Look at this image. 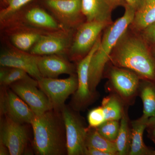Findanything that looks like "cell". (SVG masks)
I'll return each instance as SVG.
<instances>
[{"instance_id":"d6986e66","label":"cell","mask_w":155,"mask_h":155,"mask_svg":"<svg viewBox=\"0 0 155 155\" xmlns=\"http://www.w3.org/2000/svg\"><path fill=\"white\" fill-rule=\"evenodd\" d=\"M148 119L142 116L140 119L132 122L131 142L130 144V155H143L150 153L147 148L143 141V132L147 125Z\"/></svg>"},{"instance_id":"1f68e13d","label":"cell","mask_w":155,"mask_h":155,"mask_svg":"<svg viewBox=\"0 0 155 155\" xmlns=\"http://www.w3.org/2000/svg\"><path fill=\"white\" fill-rule=\"evenodd\" d=\"M109 5L113 8H115L119 6H125L126 3L123 0H106Z\"/></svg>"},{"instance_id":"f546056e","label":"cell","mask_w":155,"mask_h":155,"mask_svg":"<svg viewBox=\"0 0 155 155\" xmlns=\"http://www.w3.org/2000/svg\"><path fill=\"white\" fill-rule=\"evenodd\" d=\"M126 4L132 7L136 11L140 8L144 3V0H123Z\"/></svg>"},{"instance_id":"4316f807","label":"cell","mask_w":155,"mask_h":155,"mask_svg":"<svg viewBox=\"0 0 155 155\" xmlns=\"http://www.w3.org/2000/svg\"><path fill=\"white\" fill-rule=\"evenodd\" d=\"M120 127V123L116 120L106 121L96 129L103 137L110 141L115 142Z\"/></svg>"},{"instance_id":"7402d4cb","label":"cell","mask_w":155,"mask_h":155,"mask_svg":"<svg viewBox=\"0 0 155 155\" xmlns=\"http://www.w3.org/2000/svg\"><path fill=\"white\" fill-rule=\"evenodd\" d=\"M143 104V116L148 119L155 116V87L150 82L145 84L141 88L140 93Z\"/></svg>"},{"instance_id":"8992f818","label":"cell","mask_w":155,"mask_h":155,"mask_svg":"<svg viewBox=\"0 0 155 155\" xmlns=\"http://www.w3.org/2000/svg\"><path fill=\"white\" fill-rule=\"evenodd\" d=\"M38 81V87L48 98L53 110L60 112L65 106L68 97L75 93L78 85V77L75 74L65 79L42 77Z\"/></svg>"},{"instance_id":"8fae6325","label":"cell","mask_w":155,"mask_h":155,"mask_svg":"<svg viewBox=\"0 0 155 155\" xmlns=\"http://www.w3.org/2000/svg\"><path fill=\"white\" fill-rule=\"evenodd\" d=\"M0 140L8 148L10 155H22L28 143V132L23 124L6 116L1 123Z\"/></svg>"},{"instance_id":"ba28073f","label":"cell","mask_w":155,"mask_h":155,"mask_svg":"<svg viewBox=\"0 0 155 155\" xmlns=\"http://www.w3.org/2000/svg\"><path fill=\"white\" fill-rule=\"evenodd\" d=\"M73 35V30L65 28L47 31L42 35L29 53L38 56L67 55Z\"/></svg>"},{"instance_id":"d4e9b609","label":"cell","mask_w":155,"mask_h":155,"mask_svg":"<svg viewBox=\"0 0 155 155\" xmlns=\"http://www.w3.org/2000/svg\"><path fill=\"white\" fill-rule=\"evenodd\" d=\"M118 154L125 155L128 152L130 146L129 128L127 116L122 115L120 123L119 133L116 141Z\"/></svg>"},{"instance_id":"7c38bea8","label":"cell","mask_w":155,"mask_h":155,"mask_svg":"<svg viewBox=\"0 0 155 155\" xmlns=\"http://www.w3.org/2000/svg\"><path fill=\"white\" fill-rule=\"evenodd\" d=\"M101 37L86 56L80 61L77 66L78 85L72 99V107L74 109H80L88 104L91 98L92 94L89 83V70L91 58L101 43Z\"/></svg>"},{"instance_id":"9a60e30c","label":"cell","mask_w":155,"mask_h":155,"mask_svg":"<svg viewBox=\"0 0 155 155\" xmlns=\"http://www.w3.org/2000/svg\"><path fill=\"white\" fill-rule=\"evenodd\" d=\"M13 48L29 52L42 35L47 31L23 25H13L2 28Z\"/></svg>"},{"instance_id":"603a6c76","label":"cell","mask_w":155,"mask_h":155,"mask_svg":"<svg viewBox=\"0 0 155 155\" xmlns=\"http://www.w3.org/2000/svg\"><path fill=\"white\" fill-rule=\"evenodd\" d=\"M25 71L14 67H1L0 83L2 86L11 85L19 81L28 80L32 78Z\"/></svg>"},{"instance_id":"9c48e42d","label":"cell","mask_w":155,"mask_h":155,"mask_svg":"<svg viewBox=\"0 0 155 155\" xmlns=\"http://www.w3.org/2000/svg\"><path fill=\"white\" fill-rule=\"evenodd\" d=\"M10 86L12 90L30 107L35 116L53 110L51 103L45 94L38 88V81L35 78L19 81Z\"/></svg>"},{"instance_id":"44dd1931","label":"cell","mask_w":155,"mask_h":155,"mask_svg":"<svg viewBox=\"0 0 155 155\" xmlns=\"http://www.w3.org/2000/svg\"><path fill=\"white\" fill-rule=\"evenodd\" d=\"M87 148H93L107 153L109 155L118 154L115 142L103 137L95 130L87 131L86 139Z\"/></svg>"},{"instance_id":"4fadbf2b","label":"cell","mask_w":155,"mask_h":155,"mask_svg":"<svg viewBox=\"0 0 155 155\" xmlns=\"http://www.w3.org/2000/svg\"><path fill=\"white\" fill-rule=\"evenodd\" d=\"M39 56L19 51L15 48L5 50L0 56L1 67L22 69L37 80L42 76L38 67Z\"/></svg>"},{"instance_id":"ac0fdd59","label":"cell","mask_w":155,"mask_h":155,"mask_svg":"<svg viewBox=\"0 0 155 155\" xmlns=\"http://www.w3.org/2000/svg\"><path fill=\"white\" fill-rule=\"evenodd\" d=\"M113 8L106 0H81V10L86 21H98L112 23Z\"/></svg>"},{"instance_id":"4dcf8cb0","label":"cell","mask_w":155,"mask_h":155,"mask_svg":"<svg viewBox=\"0 0 155 155\" xmlns=\"http://www.w3.org/2000/svg\"><path fill=\"white\" fill-rule=\"evenodd\" d=\"M86 155H109L107 153L93 148H87Z\"/></svg>"},{"instance_id":"30bf717a","label":"cell","mask_w":155,"mask_h":155,"mask_svg":"<svg viewBox=\"0 0 155 155\" xmlns=\"http://www.w3.org/2000/svg\"><path fill=\"white\" fill-rule=\"evenodd\" d=\"M41 2L64 28L73 30L82 24L81 0H41Z\"/></svg>"},{"instance_id":"484cf974","label":"cell","mask_w":155,"mask_h":155,"mask_svg":"<svg viewBox=\"0 0 155 155\" xmlns=\"http://www.w3.org/2000/svg\"><path fill=\"white\" fill-rule=\"evenodd\" d=\"M102 107L106 121L116 120L119 121L122 118V113L121 105L116 98L111 97L106 99L103 102Z\"/></svg>"},{"instance_id":"52a82bcc","label":"cell","mask_w":155,"mask_h":155,"mask_svg":"<svg viewBox=\"0 0 155 155\" xmlns=\"http://www.w3.org/2000/svg\"><path fill=\"white\" fill-rule=\"evenodd\" d=\"M66 129L67 154L87 155L86 139L88 130L76 114L67 106L61 111Z\"/></svg>"},{"instance_id":"cb8c5ba5","label":"cell","mask_w":155,"mask_h":155,"mask_svg":"<svg viewBox=\"0 0 155 155\" xmlns=\"http://www.w3.org/2000/svg\"><path fill=\"white\" fill-rule=\"evenodd\" d=\"M37 0H3L1 2L0 22H4L30 3Z\"/></svg>"},{"instance_id":"e575fe53","label":"cell","mask_w":155,"mask_h":155,"mask_svg":"<svg viewBox=\"0 0 155 155\" xmlns=\"http://www.w3.org/2000/svg\"><path fill=\"white\" fill-rule=\"evenodd\" d=\"M153 134L155 136V127H154V129L153 131Z\"/></svg>"},{"instance_id":"6da1fadb","label":"cell","mask_w":155,"mask_h":155,"mask_svg":"<svg viewBox=\"0 0 155 155\" xmlns=\"http://www.w3.org/2000/svg\"><path fill=\"white\" fill-rule=\"evenodd\" d=\"M31 125L34 145L38 154H67L66 129L61 112L53 109L35 116Z\"/></svg>"},{"instance_id":"f1b7e54d","label":"cell","mask_w":155,"mask_h":155,"mask_svg":"<svg viewBox=\"0 0 155 155\" xmlns=\"http://www.w3.org/2000/svg\"><path fill=\"white\" fill-rule=\"evenodd\" d=\"M142 31L143 37L145 41L155 45V22Z\"/></svg>"},{"instance_id":"e0dca14e","label":"cell","mask_w":155,"mask_h":155,"mask_svg":"<svg viewBox=\"0 0 155 155\" xmlns=\"http://www.w3.org/2000/svg\"><path fill=\"white\" fill-rule=\"evenodd\" d=\"M111 82L116 91L122 96L129 98L133 96L139 84L138 75L125 68H115L110 73Z\"/></svg>"},{"instance_id":"836d02e7","label":"cell","mask_w":155,"mask_h":155,"mask_svg":"<svg viewBox=\"0 0 155 155\" xmlns=\"http://www.w3.org/2000/svg\"><path fill=\"white\" fill-rule=\"evenodd\" d=\"M148 126L155 127V116L151 117L147 121Z\"/></svg>"},{"instance_id":"7a4b0ae2","label":"cell","mask_w":155,"mask_h":155,"mask_svg":"<svg viewBox=\"0 0 155 155\" xmlns=\"http://www.w3.org/2000/svg\"><path fill=\"white\" fill-rule=\"evenodd\" d=\"M125 34L111 54L114 64L145 79L155 81V62L145 41L136 36H126Z\"/></svg>"},{"instance_id":"83f0119b","label":"cell","mask_w":155,"mask_h":155,"mask_svg":"<svg viewBox=\"0 0 155 155\" xmlns=\"http://www.w3.org/2000/svg\"><path fill=\"white\" fill-rule=\"evenodd\" d=\"M89 124L93 128H97L106 122V120L102 107L91 110L87 116Z\"/></svg>"},{"instance_id":"5b68a950","label":"cell","mask_w":155,"mask_h":155,"mask_svg":"<svg viewBox=\"0 0 155 155\" xmlns=\"http://www.w3.org/2000/svg\"><path fill=\"white\" fill-rule=\"evenodd\" d=\"M110 25L106 22L91 21L81 24L73 38L67 56L72 61L84 58L95 44L104 28Z\"/></svg>"},{"instance_id":"8d00e7d4","label":"cell","mask_w":155,"mask_h":155,"mask_svg":"<svg viewBox=\"0 0 155 155\" xmlns=\"http://www.w3.org/2000/svg\"><path fill=\"white\" fill-rule=\"evenodd\" d=\"M3 1V0H0V2H1V1Z\"/></svg>"},{"instance_id":"d6a6232c","label":"cell","mask_w":155,"mask_h":155,"mask_svg":"<svg viewBox=\"0 0 155 155\" xmlns=\"http://www.w3.org/2000/svg\"><path fill=\"white\" fill-rule=\"evenodd\" d=\"M9 154L10 155L8 148L0 142V155H7Z\"/></svg>"},{"instance_id":"3957f363","label":"cell","mask_w":155,"mask_h":155,"mask_svg":"<svg viewBox=\"0 0 155 155\" xmlns=\"http://www.w3.org/2000/svg\"><path fill=\"white\" fill-rule=\"evenodd\" d=\"M124 7V15L107 28L101 39L98 48L91 58L89 70V83L92 93L99 83L105 66L110 58L114 49L133 22L135 10L127 4Z\"/></svg>"},{"instance_id":"d590c367","label":"cell","mask_w":155,"mask_h":155,"mask_svg":"<svg viewBox=\"0 0 155 155\" xmlns=\"http://www.w3.org/2000/svg\"><path fill=\"white\" fill-rule=\"evenodd\" d=\"M145 1H150V0H144Z\"/></svg>"},{"instance_id":"ffe728a7","label":"cell","mask_w":155,"mask_h":155,"mask_svg":"<svg viewBox=\"0 0 155 155\" xmlns=\"http://www.w3.org/2000/svg\"><path fill=\"white\" fill-rule=\"evenodd\" d=\"M155 22V0L145 1L135 11L132 24L137 30L142 31Z\"/></svg>"},{"instance_id":"5bb4252c","label":"cell","mask_w":155,"mask_h":155,"mask_svg":"<svg viewBox=\"0 0 155 155\" xmlns=\"http://www.w3.org/2000/svg\"><path fill=\"white\" fill-rule=\"evenodd\" d=\"M1 112L21 124L31 125L35 115L26 103L13 91L8 90L1 97Z\"/></svg>"},{"instance_id":"2e32d148","label":"cell","mask_w":155,"mask_h":155,"mask_svg":"<svg viewBox=\"0 0 155 155\" xmlns=\"http://www.w3.org/2000/svg\"><path fill=\"white\" fill-rule=\"evenodd\" d=\"M38 67L42 77L56 78L62 74H74L75 67L64 56H39Z\"/></svg>"},{"instance_id":"277c9868","label":"cell","mask_w":155,"mask_h":155,"mask_svg":"<svg viewBox=\"0 0 155 155\" xmlns=\"http://www.w3.org/2000/svg\"><path fill=\"white\" fill-rule=\"evenodd\" d=\"M46 10L41 0H37L1 22V28L13 25H23L50 31L64 28Z\"/></svg>"}]
</instances>
